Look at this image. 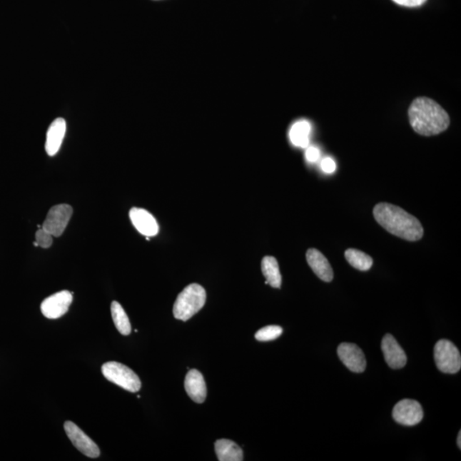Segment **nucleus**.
Returning <instances> with one entry per match:
<instances>
[{
    "label": "nucleus",
    "instance_id": "obj_8",
    "mask_svg": "<svg viewBox=\"0 0 461 461\" xmlns=\"http://www.w3.org/2000/svg\"><path fill=\"white\" fill-rule=\"evenodd\" d=\"M72 302V293L62 290L46 298L41 303V310L47 319H59L66 314Z\"/></svg>",
    "mask_w": 461,
    "mask_h": 461
},
{
    "label": "nucleus",
    "instance_id": "obj_10",
    "mask_svg": "<svg viewBox=\"0 0 461 461\" xmlns=\"http://www.w3.org/2000/svg\"><path fill=\"white\" fill-rule=\"evenodd\" d=\"M338 355L341 362L351 372L363 373L367 368V360L363 350L354 343H341L338 348Z\"/></svg>",
    "mask_w": 461,
    "mask_h": 461
},
{
    "label": "nucleus",
    "instance_id": "obj_25",
    "mask_svg": "<svg viewBox=\"0 0 461 461\" xmlns=\"http://www.w3.org/2000/svg\"><path fill=\"white\" fill-rule=\"evenodd\" d=\"M395 4L399 6L406 7H417L426 2V0H392Z\"/></svg>",
    "mask_w": 461,
    "mask_h": 461
},
{
    "label": "nucleus",
    "instance_id": "obj_21",
    "mask_svg": "<svg viewBox=\"0 0 461 461\" xmlns=\"http://www.w3.org/2000/svg\"><path fill=\"white\" fill-rule=\"evenodd\" d=\"M283 333V329L278 325H268L258 330L255 333V337L256 340L260 342H268L275 340L278 338L280 337Z\"/></svg>",
    "mask_w": 461,
    "mask_h": 461
},
{
    "label": "nucleus",
    "instance_id": "obj_4",
    "mask_svg": "<svg viewBox=\"0 0 461 461\" xmlns=\"http://www.w3.org/2000/svg\"><path fill=\"white\" fill-rule=\"evenodd\" d=\"M102 373L106 380L130 392H138L141 388V381L137 374L123 364L116 362L104 363Z\"/></svg>",
    "mask_w": 461,
    "mask_h": 461
},
{
    "label": "nucleus",
    "instance_id": "obj_9",
    "mask_svg": "<svg viewBox=\"0 0 461 461\" xmlns=\"http://www.w3.org/2000/svg\"><path fill=\"white\" fill-rule=\"evenodd\" d=\"M65 432L78 450L89 458H98L100 450L96 443L88 435L83 432L78 426L71 421L65 422Z\"/></svg>",
    "mask_w": 461,
    "mask_h": 461
},
{
    "label": "nucleus",
    "instance_id": "obj_7",
    "mask_svg": "<svg viewBox=\"0 0 461 461\" xmlns=\"http://www.w3.org/2000/svg\"><path fill=\"white\" fill-rule=\"evenodd\" d=\"M392 416L398 424L414 426L423 420L424 411L420 402L411 399H404L393 408Z\"/></svg>",
    "mask_w": 461,
    "mask_h": 461
},
{
    "label": "nucleus",
    "instance_id": "obj_12",
    "mask_svg": "<svg viewBox=\"0 0 461 461\" xmlns=\"http://www.w3.org/2000/svg\"><path fill=\"white\" fill-rule=\"evenodd\" d=\"M129 217L138 233L146 237H153L158 233V221L150 212L143 210V208H133L129 212Z\"/></svg>",
    "mask_w": 461,
    "mask_h": 461
},
{
    "label": "nucleus",
    "instance_id": "obj_23",
    "mask_svg": "<svg viewBox=\"0 0 461 461\" xmlns=\"http://www.w3.org/2000/svg\"><path fill=\"white\" fill-rule=\"evenodd\" d=\"M320 152L318 148L315 146L308 147L306 151V158L310 163H315L320 158Z\"/></svg>",
    "mask_w": 461,
    "mask_h": 461
},
{
    "label": "nucleus",
    "instance_id": "obj_16",
    "mask_svg": "<svg viewBox=\"0 0 461 461\" xmlns=\"http://www.w3.org/2000/svg\"><path fill=\"white\" fill-rule=\"evenodd\" d=\"M216 453L220 461H242L243 454L241 447L228 439L216 441Z\"/></svg>",
    "mask_w": 461,
    "mask_h": 461
},
{
    "label": "nucleus",
    "instance_id": "obj_15",
    "mask_svg": "<svg viewBox=\"0 0 461 461\" xmlns=\"http://www.w3.org/2000/svg\"><path fill=\"white\" fill-rule=\"evenodd\" d=\"M307 262L312 270L321 280L330 282L333 280V270L328 260L316 249H310L306 254Z\"/></svg>",
    "mask_w": 461,
    "mask_h": 461
},
{
    "label": "nucleus",
    "instance_id": "obj_14",
    "mask_svg": "<svg viewBox=\"0 0 461 461\" xmlns=\"http://www.w3.org/2000/svg\"><path fill=\"white\" fill-rule=\"evenodd\" d=\"M67 125L64 118H56L50 125L46 133V151L51 156H55L62 146L65 133H66Z\"/></svg>",
    "mask_w": 461,
    "mask_h": 461
},
{
    "label": "nucleus",
    "instance_id": "obj_2",
    "mask_svg": "<svg viewBox=\"0 0 461 461\" xmlns=\"http://www.w3.org/2000/svg\"><path fill=\"white\" fill-rule=\"evenodd\" d=\"M412 129L422 136H434L445 132L450 124V116L433 99L417 98L408 110Z\"/></svg>",
    "mask_w": 461,
    "mask_h": 461
},
{
    "label": "nucleus",
    "instance_id": "obj_26",
    "mask_svg": "<svg viewBox=\"0 0 461 461\" xmlns=\"http://www.w3.org/2000/svg\"><path fill=\"white\" fill-rule=\"evenodd\" d=\"M457 445L460 449H461V432H460L458 435Z\"/></svg>",
    "mask_w": 461,
    "mask_h": 461
},
{
    "label": "nucleus",
    "instance_id": "obj_1",
    "mask_svg": "<svg viewBox=\"0 0 461 461\" xmlns=\"http://www.w3.org/2000/svg\"><path fill=\"white\" fill-rule=\"evenodd\" d=\"M377 223L387 232L405 240L415 242L423 237L420 221L403 208L388 203H380L373 208Z\"/></svg>",
    "mask_w": 461,
    "mask_h": 461
},
{
    "label": "nucleus",
    "instance_id": "obj_6",
    "mask_svg": "<svg viewBox=\"0 0 461 461\" xmlns=\"http://www.w3.org/2000/svg\"><path fill=\"white\" fill-rule=\"evenodd\" d=\"M73 215V208L69 204H59L51 208L43 223L42 228L54 237H60L66 229Z\"/></svg>",
    "mask_w": 461,
    "mask_h": 461
},
{
    "label": "nucleus",
    "instance_id": "obj_17",
    "mask_svg": "<svg viewBox=\"0 0 461 461\" xmlns=\"http://www.w3.org/2000/svg\"><path fill=\"white\" fill-rule=\"evenodd\" d=\"M311 125L308 121H298L291 127L289 136L295 146L307 148L310 145Z\"/></svg>",
    "mask_w": 461,
    "mask_h": 461
},
{
    "label": "nucleus",
    "instance_id": "obj_11",
    "mask_svg": "<svg viewBox=\"0 0 461 461\" xmlns=\"http://www.w3.org/2000/svg\"><path fill=\"white\" fill-rule=\"evenodd\" d=\"M382 351L388 366L392 369H401L406 366L407 355L402 348L391 334H386L382 340Z\"/></svg>",
    "mask_w": 461,
    "mask_h": 461
},
{
    "label": "nucleus",
    "instance_id": "obj_19",
    "mask_svg": "<svg viewBox=\"0 0 461 461\" xmlns=\"http://www.w3.org/2000/svg\"><path fill=\"white\" fill-rule=\"evenodd\" d=\"M111 315L113 321L117 330L121 334L124 335V336H128L131 333L132 328L131 324L128 319V316L126 314L123 308L121 307V304L118 302H112L111 307Z\"/></svg>",
    "mask_w": 461,
    "mask_h": 461
},
{
    "label": "nucleus",
    "instance_id": "obj_5",
    "mask_svg": "<svg viewBox=\"0 0 461 461\" xmlns=\"http://www.w3.org/2000/svg\"><path fill=\"white\" fill-rule=\"evenodd\" d=\"M434 358L437 367L445 373H457L461 368V356L453 343L442 339L434 348Z\"/></svg>",
    "mask_w": 461,
    "mask_h": 461
},
{
    "label": "nucleus",
    "instance_id": "obj_20",
    "mask_svg": "<svg viewBox=\"0 0 461 461\" xmlns=\"http://www.w3.org/2000/svg\"><path fill=\"white\" fill-rule=\"evenodd\" d=\"M345 258L352 267L360 271H368L372 268L373 260L363 251L349 249L345 251Z\"/></svg>",
    "mask_w": 461,
    "mask_h": 461
},
{
    "label": "nucleus",
    "instance_id": "obj_3",
    "mask_svg": "<svg viewBox=\"0 0 461 461\" xmlns=\"http://www.w3.org/2000/svg\"><path fill=\"white\" fill-rule=\"evenodd\" d=\"M206 291L200 285L191 284L181 291L173 305V316L182 321L188 320L202 310L206 302Z\"/></svg>",
    "mask_w": 461,
    "mask_h": 461
},
{
    "label": "nucleus",
    "instance_id": "obj_18",
    "mask_svg": "<svg viewBox=\"0 0 461 461\" xmlns=\"http://www.w3.org/2000/svg\"><path fill=\"white\" fill-rule=\"evenodd\" d=\"M262 271L266 278V285H270L273 288H280L282 277L277 260L273 256H265L262 262Z\"/></svg>",
    "mask_w": 461,
    "mask_h": 461
},
{
    "label": "nucleus",
    "instance_id": "obj_24",
    "mask_svg": "<svg viewBox=\"0 0 461 461\" xmlns=\"http://www.w3.org/2000/svg\"><path fill=\"white\" fill-rule=\"evenodd\" d=\"M321 168L325 173H333L336 171V163L330 158H326L321 162Z\"/></svg>",
    "mask_w": 461,
    "mask_h": 461
},
{
    "label": "nucleus",
    "instance_id": "obj_13",
    "mask_svg": "<svg viewBox=\"0 0 461 461\" xmlns=\"http://www.w3.org/2000/svg\"><path fill=\"white\" fill-rule=\"evenodd\" d=\"M185 389L189 397L197 403H203L207 397V387L202 373L198 370H190L186 374Z\"/></svg>",
    "mask_w": 461,
    "mask_h": 461
},
{
    "label": "nucleus",
    "instance_id": "obj_22",
    "mask_svg": "<svg viewBox=\"0 0 461 461\" xmlns=\"http://www.w3.org/2000/svg\"><path fill=\"white\" fill-rule=\"evenodd\" d=\"M52 235L50 233H48L47 230L41 228L39 229L36 233V242L37 243L38 246L47 249L52 245Z\"/></svg>",
    "mask_w": 461,
    "mask_h": 461
}]
</instances>
